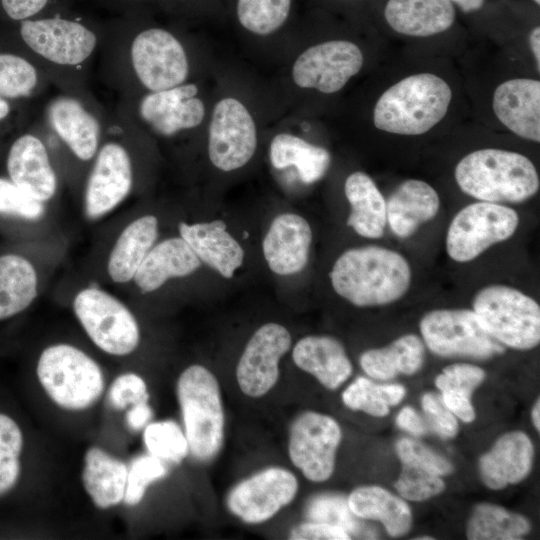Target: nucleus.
<instances>
[{
    "label": "nucleus",
    "instance_id": "nucleus-51",
    "mask_svg": "<svg viewBox=\"0 0 540 540\" xmlns=\"http://www.w3.org/2000/svg\"><path fill=\"white\" fill-rule=\"evenodd\" d=\"M52 0H0V14L10 23L38 17Z\"/></svg>",
    "mask_w": 540,
    "mask_h": 540
},
{
    "label": "nucleus",
    "instance_id": "nucleus-7",
    "mask_svg": "<svg viewBox=\"0 0 540 540\" xmlns=\"http://www.w3.org/2000/svg\"><path fill=\"white\" fill-rule=\"evenodd\" d=\"M107 118L90 92L59 91L45 103L40 124L50 149L62 144L79 161L89 162L101 145Z\"/></svg>",
    "mask_w": 540,
    "mask_h": 540
},
{
    "label": "nucleus",
    "instance_id": "nucleus-27",
    "mask_svg": "<svg viewBox=\"0 0 540 540\" xmlns=\"http://www.w3.org/2000/svg\"><path fill=\"white\" fill-rule=\"evenodd\" d=\"M292 359L301 370L324 387L335 390L352 374V364L342 344L329 336H306L295 344Z\"/></svg>",
    "mask_w": 540,
    "mask_h": 540
},
{
    "label": "nucleus",
    "instance_id": "nucleus-15",
    "mask_svg": "<svg viewBox=\"0 0 540 540\" xmlns=\"http://www.w3.org/2000/svg\"><path fill=\"white\" fill-rule=\"evenodd\" d=\"M339 424L330 416L305 411L291 424L288 453L292 464L312 482H323L334 471L341 442Z\"/></svg>",
    "mask_w": 540,
    "mask_h": 540
},
{
    "label": "nucleus",
    "instance_id": "nucleus-1",
    "mask_svg": "<svg viewBox=\"0 0 540 540\" xmlns=\"http://www.w3.org/2000/svg\"><path fill=\"white\" fill-rule=\"evenodd\" d=\"M104 81L121 97L169 89L187 82L190 63L180 39L151 26L105 33L99 53Z\"/></svg>",
    "mask_w": 540,
    "mask_h": 540
},
{
    "label": "nucleus",
    "instance_id": "nucleus-45",
    "mask_svg": "<svg viewBox=\"0 0 540 540\" xmlns=\"http://www.w3.org/2000/svg\"><path fill=\"white\" fill-rule=\"evenodd\" d=\"M484 377L485 373L481 368L459 363L444 368L435 384L442 392H454L470 397Z\"/></svg>",
    "mask_w": 540,
    "mask_h": 540
},
{
    "label": "nucleus",
    "instance_id": "nucleus-47",
    "mask_svg": "<svg viewBox=\"0 0 540 540\" xmlns=\"http://www.w3.org/2000/svg\"><path fill=\"white\" fill-rule=\"evenodd\" d=\"M108 398L115 409L123 410L130 405L148 401L149 394L142 377L135 373H124L112 382Z\"/></svg>",
    "mask_w": 540,
    "mask_h": 540
},
{
    "label": "nucleus",
    "instance_id": "nucleus-38",
    "mask_svg": "<svg viewBox=\"0 0 540 540\" xmlns=\"http://www.w3.org/2000/svg\"><path fill=\"white\" fill-rule=\"evenodd\" d=\"M404 395L405 389L401 385H377L365 377H358L344 390L342 401L352 410L382 417L388 414L389 406L400 403Z\"/></svg>",
    "mask_w": 540,
    "mask_h": 540
},
{
    "label": "nucleus",
    "instance_id": "nucleus-19",
    "mask_svg": "<svg viewBox=\"0 0 540 540\" xmlns=\"http://www.w3.org/2000/svg\"><path fill=\"white\" fill-rule=\"evenodd\" d=\"M291 335L278 323H266L248 340L236 367L240 390L251 398L267 394L279 378V362L291 347Z\"/></svg>",
    "mask_w": 540,
    "mask_h": 540
},
{
    "label": "nucleus",
    "instance_id": "nucleus-24",
    "mask_svg": "<svg viewBox=\"0 0 540 540\" xmlns=\"http://www.w3.org/2000/svg\"><path fill=\"white\" fill-rule=\"evenodd\" d=\"M440 208L437 191L427 182L408 179L386 202L387 223L399 238H408L432 220Z\"/></svg>",
    "mask_w": 540,
    "mask_h": 540
},
{
    "label": "nucleus",
    "instance_id": "nucleus-57",
    "mask_svg": "<svg viewBox=\"0 0 540 540\" xmlns=\"http://www.w3.org/2000/svg\"><path fill=\"white\" fill-rule=\"evenodd\" d=\"M456 2L465 12L479 9L483 5V0H452Z\"/></svg>",
    "mask_w": 540,
    "mask_h": 540
},
{
    "label": "nucleus",
    "instance_id": "nucleus-53",
    "mask_svg": "<svg viewBox=\"0 0 540 540\" xmlns=\"http://www.w3.org/2000/svg\"><path fill=\"white\" fill-rule=\"evenodd\" d=\"M152 418V409L148 401L132 405L126 414V421L130 429L134 431L144 428Z\"/></svg>",
    "mask_w": 540,
    "mask_h": 540
},
{
    "label": "nucleus",
    "instance_id": "nucleus-42",
    "mask_svg": "<svg viewBox=\"0 0 540 540\" xmlns=\"http://www.w3.org/2000/svg\"><path fill=\"white\" fill-rule=\"evenodd\" d=\"M402 463V471L395 487L406 499L423 501L444 490L445 484L438 474L414 463Z\"/></svg>",
    "mask_w": 540,
    "mask_h": 540
},
{
    "label": "nucleus",
    "instance_id": "nucleus-30",
    "mask_svg": "<svg viewBox=\"0 0 540 540\" xmlns=\"http://www.w3.org/2000/svg\"><path fill=\"white\" fill-rule=\"evenodd\" d=\"M128 467L98 447L89 448L84 456L82 482L99 509H108L123 501Z\"/></svg>",
    "mask_w": 540,
    "mask_h": 540
},
{
    "label": "nucleus",
    "instance_id": "nucleus-4",
    "mask_svg": "<svg viewBox=\"0 0 540 540\" xmlns=\"http://www.w3.org/2000/svg\"><path fill=\"white\" fill-rule=\"evenodd\" d=\"M454 177L462 192L492 203L523 202L540 187L538 172L528 157L497 148L464 156L455 167Z\"/></svg>",
    "mask_w": 540,
    "mask_h": 540
},
{
    "label": "nucleus",
    "instance_id": "nucleus-18",
    "mask_svg": "<svg viewBox=\"0 0 540 540\" xmlns=\"http://www.w3.org/2000/svg\"><path fill=\"white\" fill-rule=\"evenodd\" d=\"M360 48L346 40L314 45L300 54L292 68V77L301 88H314L326 94L341 90L362 68Z\"/></svg>",
    "mask_w": 540,
    "mask_h": 540
},
{
    "label": "nucleus",
    "instance_id": "nucleus-40",
    "mask_svg": "<svg viewBox=\"0 0 540 540\" xmlns=\"http://www.w3.org/2000/svg\"><path fill=\"white\" fill-rule=\"evenodd\" d=\"M23 434L14 419L0 413V496L17 484L21 472Z\"/></svg>",
    "mask_w": 540,
    "mask_h": 540
},
{
    "label": "nucleus",
    "instance_id": "nucleus-13",
    "mask_svg": "<svg viewBox=\"0 0 540 540\" xmlns=\"http://www.w3.org/2000/svg\"><path fill=\"white\" fill-rule=\"evenodd\" d=\"M74 312L84 330L101 350L123 356L138 346V323L118 299L98 288L80 291L73 302Z\"/></svg>",
    "mask_w": 540,
    "mask_h": 540
},
{
    "label": "nucleus",
    "instance_id": "nucleus-52",
    "mask_svg": "<svg viewBox=\"0 0 540 540\" xmlns=\"http://www.w3.org/2000/svg\"><path fill=\"white\" fill-rule=\"evenodd\" d=\"M444 405L464 422H472L475 412L470 397L454 392H442Z\"/></svg>",
    "mask_w": 540,
    "mask_h": 540
},
{
    "label": "nucleus",
    "instance_id": "nucleus-33",
    "mask_svg": "<svg viewBox=\"0 0 540 540\" xmlns=\"http://www.w3.org/2000/svg\"><path fill=\"white\" fill-rule=\"evenodd\" d=\"M347 503L356 517L380 521L391 536L403 535L410 529L412 516L408 505L381 487H359L352 491Z\"/></svg>",
    "mask_w": 540,
    "mask_h": 540
},
{
    "label": "nucleus",
    "instance_id": "nucleus-2",
    "mask_svg": "<svg viewBox=\"0 0 540 540\" xmlns=\"http://www.w3.org/2000/svg\"><path fill=\"white\" fill-rule=\"evenodd\" d=\"M0 43L28 55L59 91L85 94L105 32L56 13L10 23Z\"/></svg>",
    "mask_w": 540,
    "mask_h": 540
},
{
    "label": "nucleus",
    "instance_id": "nucleus-17",
    "mask_svg": "<svg viewBox=\"0 0 540 540\" xmlns=\"http://www.w3.org/2000/svg\"><path fill=\"white\" fill-rule=\"evenodd\" d=\"M298 491L295 475L282 467H268L236 484L228 493L229 511L247 524L270 520L289 505Z\"/></svg>",
    "mask_w": 540,
    "mask_h": 540
},
{
    "label": "nucleus",
    "instance_id": "nucleus-26",
    "mask_svg": "<svg viewBox=\"0 0 540 540\" xmlns=\"http://www.w3.org/2000/svg\"><path fill=\"white\" fill-rule=\"evenodd\" d=\"M533 445L520 431L501 436L491 450L480 459V475L491 489H501L523 480L533 460Z\"/></svg>",
    "mask_w": 540,
    "mask_h": 540
},
{
    "label": "nucleus",
    "instance_id": "nucleus-12",
    "mask_svg": "<svg viewBox=\"0 0 540 540\" xmlns=\"http://www.w3.org/2000/svg\"><path fill=\"white\" fill-rule=\"evenodd\" d=\"M518 225L519 215L513 208L485 201L469 204L449 224L447 254L459 263L472 261L492 245L508 240Z\"/></svg>",
    "mask_w": 540,
    "mask_h": 540
},
{
    "label": "nucleus",
    "instance_id": "nucleus-37",
    "mask_svg": "<svg viewBox=\"0 0 540 540\" xmlns=\"http://www.w3.org/2000/svg\"><path fill=\"white\" fill-rule=\"evenodd\" d=\"M530 529L523 516L492 504L476 506L469 520L467 536L472 540H515Z\"/></svg>",
    "mask_w": 540,
    "mask_h": 540
},
{
    "label": "nucleus",
    "instance_id": "nucleus-39",
    "mask_svg": "<svg viewBox=\"0 0 540 540\" xmlns=\"http://www.w3.org/2000/svg\"><path fill=\"white\" fill-rule=\"evenodd\" d=\"M292 5L293 0H235V13L244 29L266 36L286 23Z\"/></svg>",
    "mask_w": 540,
    "mask_h": 540
},
{
    "label": "nucleus",
    "instance_id": "nucleus-21",
    "mask_svg": "<svg viewBox=\"0 0 540 540\" xmlns=\"http://www.w3.org/2000/svg\"><path fill=\"white\" fill-rule=\"evenodd\" d=\"M312 243V230L305 218L283 213L272 221L262 243L264 259L278 275H293L304 269Z\"/></svg>",
    "mask_w": 540,
    "mask_h": 540
},
{
    "label": "nucleus",
    "instance_id": "nucleus-41",
    "mask_svg": "<svg viewBox=\"0 0 540 540\" xmlns=\"http://www.w3.org/2000/svg\"><path fill=\"white\" fill-rule=\"evenodd\" d=\"M143 439L149 453L162 461L180 463L189 452L185 432L172 420L146 425Z\"/></svg>",
    "mask_w": 540,
    "mask_h": 540
},
{
    "label": "nucleus",
    "instance_id": "nucleus-28",
    "mask_svg": "<svg viewBox=\"0 0 540 540\" xmlns=\"http://www.w3.org/2000/svg\"><path fill=\"white\" fill-rule=\"evenodd\" d=\"M201 261L182 238H169L153 246L140 266L134 281L142 292H152L167 280L195 272Z\"/></svg>",
    "mask_w": 540,
    "mask_h": 540
},
{
    "label": "nucleus",
    "instance_id": "nucleus-56",
    "mask_svg": "<svg viewBox=\"0 0 540 540\" xmlns=\"http://www.w3.org/2000/svg\"><path fill=\"white\" fill-rule=\"evenodd\" d=\"M530 48L533 52L537 69L540 70V27L536 26L532 29L529 35Z\"/></svg>",
    "mask_w": 540,
    "mask_h": 540
},
{
    "label": "nucleus",
    "instance_id": "nucleus-48",
    "mask_svg": "<svg viewBox=\"0 0 540 540\" xmlns=\"http://www.w3.org/2000/svg\"><path fill=\"white\" fill-rule=\"evenodd\" d=\"M396 451L402 462L423 466L439 476L452 471V466L447 460L411 439L399 440L396 444Z\"/></svg>",
    "mask_w": 540,
    "mask_h": 540
},
{
    "label": "nucleus",
    "instance_id": "nucleus-6",
    "mask_svg": "<svg viewBox=\"0 0 540 540\" xmlns=\"http://www.w3.org/2000/svg\"><path fill=\"white\" fill-rule=\"evenodd\" d=\"M177 397L192 456L212 461L224 441V411L215 375L202 365H191L179 376Z\"/></svg>",
    "mask_w": 540,
    "mask_h": 540
},
{
    "label": "nucleus",
    "instance_id": "nucleus-32",
    "mask_svg": "<svg viewBox=\"0 0 540 540\" xmlns=\"http://www.w3.org/2000/svg\"><path fill=\"white\" fill-rule=\"evenodd\" d=\"M158 221L146 215L131 222L118 237L108 260V273L117 283L128 282L153 247Z\"/></svg>",
    "mask_w": 540,
    "mask_h": 540
},
{
    "label": "nucleus",
    "instance_id": "nucleus-36",
    "mask_svg": "<svg viewBox=\"0 0 540 540\" xmlns=\"http://www.w3.org/2000/svg\"><path fill=\"white\" fill-rule=\"evenodd\" d=\"M37 295V275L25 258L8 254L0 257V320L25 310Z\"/></svg>",
    "mask_w": 540,
    "mask_h": 540
},
{
    "label": "nucleus",
    "instance_id": "nucleus-9",
    "mask_svg": "<svg viewBox=\"0 0 540 540\" xmlns=\"http://www.w3.org/2000/svg\"><path fill=\"white\" fill-rule=\"evenodd\" d=\"M124 137V118L115 109L108 115L103 140L86 181L84 204L85 213L90 219L110 212L128 196L133 187V162Z\"/></svg>",
    "mask_w": 540,
    "mask_h": 540
},
{
    "label": "nucleus",
    "instance_id": "nucleus-50",
    "mask_svg": "<svg viewBox=\"0 0 540 540\" xmlns=\"http://www.w3.org/2000/svg\"><path fill=\"white\" fill-rule=\"evenodd\" d=\"M350 534L337 525L325 522H305L292 528L291 540H348Z\"/></svg>",
    "mask_w": 540,
    "mask_h": 540
},
{
    "label": "nucleus",
    "instance_id": "nucleus-20",
    "mask_svg": "<svg viewBox=\"0 0 540 540\" xmlns=\"http://www.w3.org/2000/svg\"><path fill=\"white\" fill-rule=\"evenodd\" d=\"M9 179L33 198L45 202L57 190V175L49 155L46 139L26 131L11 143L6 160Z\"/></svg>",
    "mask_w": 540,
    "mask_h": 540
},
{
    "label": "nucleus",
    "instance_id": "nucleus-43",
    "mask_svg": "<svg viewBox=\"0 0 540 540\" xmlns=\"http://www.w3.org/2000/svg\"><path fill=\"white\" fill-rule=\"evenodd\" d=\"M166 474L167 468L159 458L151 454L135 458L127 473L124 503L128 506L139 504L148 485L165 477Z\"/></svg>",
    "mask_w": 540,
    "mask_h": 540
},
{
    "label": "nucleus",
    "instance_id": "nucleus-59",
    "mask_svg": "<svg viewBox=\"0 0 540 540\" xmlns=\"http://www.w3.org/2000/svg\"><path fill=\"white\" fill-rule=\"evenodd\" d=\"M537 5L540 4V0H533Z\"/></svg>",
    "mask_w": 540,
    "mask_h": 540
},
{
    "label": "nucleus",
    "instance_id": "nucleus-16",
    "mask_svg": "<svg viewBox=\"0 0 540 540\" xmlns=\"http://www.w3.org/2000/svg\"><path fill=\"white\" fill-rule=\"evenodd\" d=\"M256 146V127L248 109L235 98L220 100L209 125L211 163L225 172L239 169L253 157Z\"/></svg>",
    "mask_w": 540,
    "mask_h": 540
},
{
    "label": "nucleus",
    "instance_id": "nucleus-35",
    "mask_svg": "<svg viewBox=\"0 0 540 540\" xmlns=\"http://www.w3.org/2000/svg\"><path fill=\"white\" fill-rule=\"evenodd\" d=\"M424 346L415 335H404L390 345L365 351L360 357L363 371L372 378L387 380L402 373L411 375L422 365Z\"/></svg>",
    "mask_w": 540,
    "mask_h": 540
},
{
    "label": "nucleus",
    "instance_id": "nucleus-46",
    "mask_svg": "<svg viewBox=\"0 0 540 540\" xmlns=\"http://www.w3.org/2000/svg\"><path fill=\"white\" fill-rule=\"evenodd\" d=\"M309 516L314 521L337 525L349 532H356L359 524L349 509L347 500L336 496L316 499L309 508Z\"/></svg>",
    "mask_w": 540,
    "mask_h": 540
},
{
    "label": "nucleus",
    "instance_id": "nucleus-23",
    "mask_svg": "<svg viewBox=\"0 0 540 540\" xmlns=\"http://www.w3.org/2000/svg\"><path fill=\"white\" fill-rule=\"evenodd\" d=\"M179 232L201 263L207 264L224 278H232L243 264L244 250L228 232L223 221L181 222Z\"/></svg>",
    "mask_w": 540,
    "mask_h": 540
},
{
    "label": "nucleus",
    "instance_id": "nucleus-8",
    "mask_svg": "<svg viewBox=\"0 0 540 540\" xmlns=\"http://www.w3.org/2000/svg\"><path fill=\"white\" fill-rule=\"evenodd\" d=\"M36 371L50 399L66 410L89 408L99 399L105 386L100 366L86 353L68 344L44 349Z\"/></svg>",
    "mask_w": 540,
    "mask_h": 540
},
{
    "label": "nucleus",
    "instance_id": "nucleus-44",
    "mask_svg": "<svg viewBox=\"0 0 540 540\" xmlns=\"http://www.w3.org/2000/svg\"><path fill=\"white\" fill-rule=\"evenodd\" d=\"M44 211L43 202L30 196L10 179L0 177V213L35 220Z\"/></svg>",
    "mask_w": 540,
    "mask_h": 540
},
{
    "label": "nucleus",
    "instance_id": "nucleus-25",
    "mask_svg": "<svg viewBox=\"0 0 540 540\" xmlns=\"http://www.w3.org/2000/svg\"><path fill=\"white\" fill-rule=\"evenodd\" d=\"M384 17L399 34L428 37L447 31L456 11L452 0H388Z\"/></svg>",
    "mask_w": 540,
    "mask_h": 540
},
{
    "label": "nucleus",
    "instance_id": "nucleus-11",
    "mask_svg": "<svg viewBox=\"0 0 540 540\" xmlns=\"http://www.w3.org/2000/svg\"><path fill=\"white\" fill-rule=\"evenodd\" d=\"M198 92L195 83L185 82L165 90L121 97L116 108L134 125L168 138L202 123L205 105L197 97Z\"/></svg>",
    "mask_w": 540,
    "mask_h": 540
},
{
    "label": "nucleus",
    "instance_id": "nucleus-49",
    "mask_svg": "<svg viewBox=\"0 0 540 540\" xmlns=\"http://www.w3.org/2000/svg\"><path fill=\"white\" fill-rule=\"evenodd\" d=\"M422 408L439 434L453 437L457 433V420L443 401L428 393L422 397Z\"/></svg>",
    "mask_w": 540,
    "mask_h": 540
},
{
    "label": "nucleus",
    "instance_id": "nucleus-3",
    "mask_svg": "<svg viewBox=\"0 0 540 540\" xmlns=\"http://www.w3.org/2000/svg\"><path fill=\"white\" fill-rule=\"evenodd\" d=\"M411 277L410 265L403 255L374 245L344 251L330 271L334 291L358 307L382 306L399 300L408 291Z\"/></svg>",
    "mask_w": 540,
    "mask_h": 540
},
{
    "label": "nucleus",
    "instance_id": "nucleus-22",
    "mask_svg": "<svg viewBox=\"0 0 540 540\" xmlns=\"http://www.w3.org/2000/svg\"><path fill=\"white\" fill-rule=\"evenodd\" d=\"M498 120L517 136L540 142V82L515 78L501 83L493 94Z\"/></svg>",
    "mask_w": 540,
    "mask_h": 540
},
{
    "label": "nucleus",
    "instance_id": "nucleus-29",
    "mask_svg": "<svg viewBox=\"0 0 540 540\" xmlns=\"http://www.w3.org/2000/svg\"><path fill=\"white\" fill-rule=\"evenodd\" d=\"M344 193L350 204L347 225L358 235L378 239L387 223L386 200L366 173H351L344 185Z\"/></svg>",
    "mask_w": 540,
    "mask_h": 540
},
{
    "label": "nucleus",
    "instance_id": "nucleus-58",
    "mask_svg": "<svg viewBox=\"0 0 540 540\" xmlns=\"http://www.w3.org/2000/svg\"><path fill=\"white\" fill-rule=\"evenodd\" d=\"M539 404H540V402L538 400L536 402V404L534 405L533 410H532V420H533L534 426L536 427L537 430L540 429V418H539L540 405Z\"/></svg>",
    "mask_w": 540,
    "mask_h": 540
},
{
    "label": "nucleus",
    "instance_id": "nucleus-54",
    "mask_svg": "<svg viewBox=\"0 0 540 540\" xmlns=\"http://www.w3.org/2000/svg\"><path fill=\"white\" fill-rule=\"evenodd\" d=\"M396 422L400 428L413 435L419 436L425 432L422 420L411 407H404L399 412Z\"/></svg>",
    "mask_w": 540,
    "mask_h": 540
},
{
    "label": "nucleus",
    "instance_id": "nucleus-34",
    "mask_svg": "<svg viewBox=\"0 0 540 540\" xmlns=\"http://www.w3.org/2000/svg\"><path fill=\"white\" fill-rule=\"evenodd\" d=\"M269 152L270 161L276 169L294 166L306 184L319 181L326 174L331 161L325 148L288 133L276 135Z\"/></svg>",
    "mask_w": 540,
    "mask_h": 540
},
{
    "label": "nucleus",
    "instance_id": "nucleus-14",
    "mask_svg": "<svg viewBox=\"0 0 540 540\" xmlns=\"http://www.w3.org/2000/svg\"><path fill=\"white\" fill-rule=\"evenodd\" d=\"M420 331L428 348L440 356L488 358L503 351L469 309L430 311L421 319Z\"/></svg>",
    "mask_w": 540,
    "mask_h": 540
},
{
    "label": "nucleus",
    "instance_id": "nucleus-55",
    "mask_svg": "<svg viewBox=\"0 0 540 540\" xmlns=\"http://www.w3.org/2000/svg\"><path fill=\"white\" fill-rule=\"evenodd\" d=\"M21 106L22 104L0 97V127L12 126L13 121L19 118Z\"/></svg>",
    "mask_w": 540,
    "mask_h": 540
},
{
    "label": "nucleus",
    "instance_id": "nucleus-10",
    "mask_svg": "<svg viewBox=\"0 0 540 540\" xmlns=\"http://www.w3.org/2000/svg\"><path fill=\"white\" fill-rule=\"evenodd\" d=\"M473 311L499 343L519 350L540 341V307L529 295L502 284L487 285L473 298Z\"/></svg>",
    "mask_w": 540,
    "mask_h": 540
},
{
    "label": "nucleus",
    "instance_id": "nucleus-5",
    "mask_svg": "<svg viewBox=\"0 0 540 540\" xmlns=\"http://www.w3.org/2000/svg\"><path fill=\"white\" fill-rule=\"evenodd\" d=\"M451 98V88L441 77L414 74L384 91L375 104L373 123L392 134H424L445 117Z\"/></svg>",
    "mask_w": 540,
    "mask_h": 540
},
{
    "label": "nucleus",
    "instance_id": "nucleus-31",
    "mask_svg": "<svg viewBox=\"0 0 540 540\" xmlns=\"http://www.w3.org/2000/svg\"><path fill=\"white\" fill-rule=\"evenodd\" d=\"M51 85L45 72L28 55L0 43V97L23 104Z\"/></svg>",
    "mask_w": 540,
    "mask_h": 540
}]
</instances>
